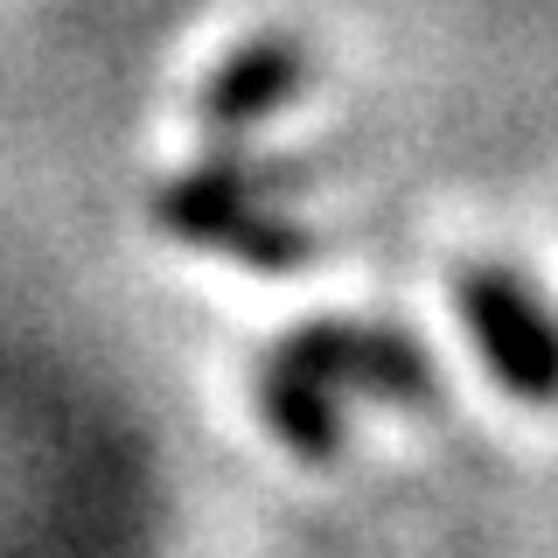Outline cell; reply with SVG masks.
Segmentation results:
<instances>
[{"label":"cell","instance_id":"obj_4","mask_svg":"<svg viewBox=\"0 0 558 558\" xmlns=\"http://www.w3.org/2000/svg\"><path fill=\"white\" fill-rule=\"evenodd\" d=\"M307 92V43L293 35H258V43L231 49L217 63V77L203 84V133L238 140L258 119H272L279 105H293Z\"/></svg>","mask_w":558,"mask_h":558},{"label":"cell","instance_id":"obj_1","mask_svg":"<svg viewBox=\"0 0 558 558\" xmlns=\"http://www.w3.org/2000/svg\"><path fill=\"white\" fill-rule=\"evenodd\" d=\"M272 189H279V168L209 154V161L174 174L154 196V223L168 238L196 244V252H223L252 272H293L314 258V238H307V223H293L272 203Z\"/></svg>","mask_w":558,"mask_h":558},{"label":"cell","instance_id":"obj_3","mask_svg":"<svg viewBox=\"0 0 558 558\" xmlns=\"http://www.w3.org/2000/svg\"><path fill=\"white\" fill-rule=\"evenodd\" d=\"M287 356H301L314 377H328L349 398H377V405H405L426 412L433 405V363L405 328H384V322H301L287 342Z\"/></svg>","mask_w":558,"mask_h":558},{"label":"cell","instance_id":"obj_5","mask_svg":"<svg viewBox=\"0 0 558 558\" xmlns=\"http://www.w3.org/2000/svg\"><path fill=\"white\" fill-rule=\"evenodd\" d=\"M258 418L279 433V447H293L301 461H336L342 453V391L328 377H314L301 356H287V349H272L266 363H258Z\"/></svg>","mask_w":558,"mask_h":558},{"label":"cell","instance_id":"obj_2","mask_svg":"<svg viewBox=\"0 0 558 558\" xmlns=\"http://www.w3.org/2000/svg\"><path fill=\"white\" fill-rule=\"evenodd\" d=\"M461 322L496 384L523 405H558V314L510 266H461Z\"/></svg>","mask_w":558,"mask_h":558}]
</instances>
